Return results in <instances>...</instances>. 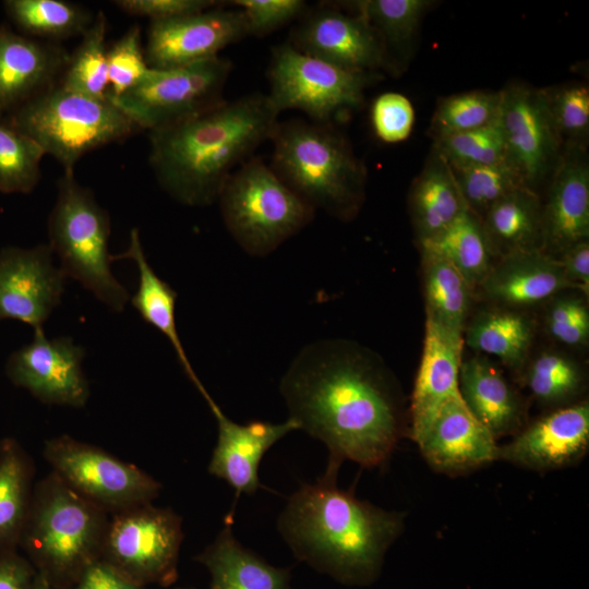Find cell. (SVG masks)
Masks as SVG:
<instances>
[{
    "instance_id": "cell-1",
    "label": "cell",
    "mask_w": 589,
    "mask_h": 589,
    "mask_svg": "<svg viewBox=\"0 0 589 589\" xmlns=\"http://www.w3.org/2000/svg\"><path fill=\"white\" fill-rule=\"evenodd\" d=\"M280 393L299 430L328 449L323 477L341 464L383 468L409 420L398 383L374 352L346 339L306 345L284 374Z\"/></svg>"
},
{
    "instance_id": "cell-2",
    "label": "cell",
    "mask_w": 589,
    "mask_h": 589,
    "mask_svg": "<svg viewBox=\"0 0 589 589\" xmlns=\"http://www.w3.org/2000/svg\"><path fill=\"white\" fill-rule=\"evenodd\" d=\"M278 116L267 94L253 93L149 131L157 182L184 205H211L229 176L271 140Z\"/></svg>"
},
{
    "instance_id": "cell-3",
    "label": "cell",
    "mask_w": 589,
    "mask_h": 589,
    "mask_svg": "<svg viewBox=\"0 0 589 589\" xmlns=\"http://www.w3.org/2000/svg\"><path fill=\"white\" fill-rule=\"evenodd\" d=\"M337 479L303 484L287 501L277 529L296 557L340 584L366 586L401 536L406 515L358 498Z\"/></svg>"
},
{
    "instance_id": "cell-4",
    "label": "cell",
    "mask_w": 589,
    "mask_h": 589,
    "mask_svg": "<svg viewBox=\"0 0 589 589\" xmlns=\"http://www.w3.org/2000/svg\"><path fill=\"white\" fill-rule=\"evenodd\" d=\"M271 167L314 209L352 219L365 195L366 168L333 123L290 119L277 122Z\"/></svg>"
},
{
    "instance_id": "cell-5",
    "label": "cell",
    "mask_w": 589,
    "mask_h": 589,
    "mask_svg": "<svg viewBox=\"0 0 589 589\" xmlns=\"http://www.w3.org/2000/svg\"><path fill=\"white\" fill-rule=\"evenodd\" d=\"M108 515L51 472L32 495L20 543L52 587L75 584L100 557Z\"/></svg>"
},
{
    "instance_id": "cell-6",
    "label": "cell",
    "mask_w": 589,
    "mask_h": 589,
    "mask_svg": "<svg viewBox=\"0 0 589 589\" xmlns=\"http://www.w3.org/2000/svg\"><path fill=\"white\" fill-rule=\"evenodd\" d=\"M3 120L56 158L64 172H74L85 154L140 131L109 97H88L59 84Z\"/></svg>"
},
{
    "instance_id": "cell-7",
    "label": "cell",
    "mask_w": 589,
    "mask_h": 589,
    "mask_svg": "<svg viewBox=\"0 0 589 589\" xmlns=\"http://www.w3.org/2000/svg\"><path fill=\"white\" fill-rule=\"evenodd\" d=\"M57 188V201L48 218V235L49 247L60 259L61 272L113 311H122L129 301V292L110 269L108 213L97 203L93 192L75 180L74 172H63Z\"/></svg>"
},
{
    "instance_id": "cell-8",
    "label": "cell",
    "mask_w": 589,
    "mask_h": 589,
    "mask_svg": "<svg viewBox=\"0 0 589 589\" xmlns=\"http://www.w3.org/2000/svg\"><path fill=\"white\" fill-rule=\"evenodd\" d=\"M218 201L227 230L253 256L275 251L308 226L315 214V209L257 156L229 176Z\"/></svg>"
},
{
    "instance_id": "cell-9",
    "label": "cell",
    "mask_w": 589,
    "mask_h": 589,
    "mask_svg": "<svg viewBox=\"0 0 589 589\" xmlns=\"http://www.w3.org/2000/svg\"><path fill=\"white\" fill-rule=\"evenodd\" d=\"M378 74L337 67L286 41L272 50L267 96L279 113L297 109L312 122L333 123L340 113L362 105L365 88L381 79Z\"/></svg>"
},
{
    "instance_id": "cell-10",
    "label": "cell",
    "mask_w": 589,
    "mask_h": 589,
    "mask_svg": "<svg viewBox=\"0 0 589 589\" xmlns=\"http://www.w3.org/2000/svg\"><path fill=\"white\" fill-rule=\"evenodd\" d=\"M182 539L181 517L147 503L111 515L99 558L139 586L168 585L177 577Z\"/></svg>"
},
{
    "instance_id": "cell-11",
    "label": "cell",
    "mask_w": 589,
    "mask_h": 589,
    "mask_svg": "<svg viewBox=\"0 0 589 589\" xmlns=\"http://www.w3.org/2000/svg\"><path fill=\"white\" fill-rule=\"evenodd\" d=\"M44 456L61 481L111 515L153 503L161 489L139 467L69 435L48 440Z\"/></svg>"
},
{
    "instance_id": "cell-12",
    "label": "cell",
    "mask_w": 589,
    "mask_h": 589,
    "mask_svg": "<svg viewBox=\"0 0 589 589\" xmlns=\"http://www.w3.org/2000/svg\"><path fill=\"white\" fill-rule=\"evenodd\" d=\"M230 60L215 57L184 67L153 70L135 88L110 100L148 132L205 111L225 99Z\"/></svg>"
},
{
    "instance_id": "cell-13",
    "label": "cell",
    "mask_w": 589,
    "mask_h": 589,
    "mask_svg": "<svg viewBox=\"0 0 589 589\" xmlns=\"http://www.w3.org/2000/svg\"><path fill=\"white\" fill-rule=\"evenodd\" d=\"M506 159L530 190L551 180L563 156L542 88L514 83L501 91L498 113Z\"/></svg>"
},
{
    "instance_id": "cell-14",
    "label": "cell",
    "mask_w": 589,
    "mask_h": 589,
    "mask_svg": "<svg viewBox=\"0 0 589 589\" xmlns=\"http://www.w3.org/2000/svg\"><path fill=\"white\" fill-rule=\"evenodd\" d=\"M288 43L308 56L358 72L385 70L382 43L366 19L333 4L306 10Z\"/></svg>"
},
{
    "instance_id": "cell-15",
    "label": "cell",
    "mask_w": 589,
    "mask_h": 589,
    "mask_svg": "<svg viewBox=\"0 0 589 589\" xmlns=\"http://www.w3.org/2000/svg\"><path fill=\"white\" fill-rule=\"evenodd\" d=\"M249 36L243 13L213 8L200 13L152 21L144 48L149 68L168 70L218 57L220 50Z\"/></svg>"
},
{
    "instance_id": "cell-16",
    "label": "cell",
    "mask_w": 589,
    "mask_h": 589,
    "mask_svg": "<svg viewBox=\"0 0 589 589\" xmlns=\"http://www.w3.org/2000/svg\"><path fill=\"white\" fill-rule=\"evenodd\" d=\"M84 353L71 338L48 339L37 329L31 344L11 354L7 373L15 385L45 404L81 408L89 397L82 370Z\"/></svg>"
},
{
    "instance_id": "cell-17",
    "label": "cell",
    "mask_w": 589,
    "mask_h": 589,
    "mask_svg": "<svg viewBox=\"0 0 589 589\" xmlns=\"http://www.w3.org/2000/svg\"><path fill=\"white\" fill-rule=\"evenodd\" d=\"M589 450V401L549 410L498 446V461L540 473L572 467Z\"/></svg>"
},
{
    "instance_id": "cell-18",
    "label": "cell",
    "mask_w": 589,
    "mask_h": 589,
    "mask_svg": "<svg viewBox=\"0 0 589 589\" xmlns=\"http://www.w3.org/2000/svg\"><path fill=\"white\" fill-rule=\"evenodd\" d=\"M65 276L52 264L49 244L0 251V321L16 320L34 330L60 303Z\"/></svg>"
},
{
    "instance_id": "cell-19",
    "label": "cell",
    "mask_w": 589,
    "mask_h": 589,
    "mask_svg": "<svg viewBox=\"0 0 589 589\" xmlns=\"http://www.w3.org/2000/svg\"><path fill=\"white\" fill-rule=\"evenodd\" d=\"M413 442L428 466L448 477L498 461L497 440L470 412L460 395L442 405Z\"/></svg>"
},
{
    "instance_id": "cell-20",
    "label": "cell",
    "mask_w": 589,
    "mask_h": 589,
    "mask_svg": "<svg viewBox=\"0 0 589 589\" xmlns=\"http://www.w3.org/2000/svg\"><path fill=\"white\" fill-rule=\"evenodd\" d=\"M218 428L217 442L207 470L226 481L240 494H253L260 488L259 468L263 456L280 438L299 430L290 418L281 423L252 421L240 424L228 418L207 393L202 394Z\"/></svg>"
},
{
    "instance_id": "cell-21",
    "label": "cell",
    "mask_w": 589,
    "mask_h": 589,
    "mask_svg": "<svg viewBox=\"0 0 589 589\" xmlns=\"http://www.w3.org/2000/svg\"><path fill=\"white\" fill-rule=\"evenodd\" d=\"M70 53L60 44L0 26V119L56 86Z\"/></svg>"
},
{
    "instance_id": "cell-22",
    "label": "cell",
    "mask_w": 589,
    "mask_h": 589,
    "mask_svg": "<svg viewBox=\"0 0 589 589\" xmlns=\"http://www.w3.org/2000/svg\"><path fill=\"white\" fill-rule=\"evenodd\" d=\"M584 240H589V163L586 149L569 148L542 204L541 250L557 257Z\"/></svg>"
},
{
    "instance_id": "cell-23",
    "label": "cell",
    "mask_w": 589,
    "mask_h": 589,
    "mask_svg": "<svg viewBox=\"0 0 589 589\" xmlns=\"http://www.w3.org/2000/svg\"><path fill=\"white\" fill-rule=\"evenodd\" d=\"M464 346L462 333L425 318L423 351L408 416V435L412 441L425 430L442 405L460 395Z\"/></svg>"
},
{
    "instance_id": "cell-24",
    "label": "cell",
    "mask_w": 589,
    "mask_h": 589,
    "mask_svg": "<svg viewBox=\"0 0 589 589\" xmlns=\"http://www.w3.org/2000/svg\"><path fill=\"white\" fill-rule=\"evenodd\" d=\"M477 289L494 305L526 310L573 287L556 257L531 249L497 259Z\"/></svg>"
},
{
    "instance_id": "cell-25",
    "label": "cell",
    "mask_w": 589,
    "mask_h": 589,
    "mask_svg": "<svg viewBox=\"0 0 589 589\" xmlns=\"http://www.w3.org/2000/svg\"><path fill=\"white\" fill-rule=\"evenodd\" d=\"M459 393L470 412L496 440L514 436L528 423L526 400L485 357L461 361Z\"/></svg>"
},
{
    "instance_id": "cell-26",
    "label": "cell",
    "mask_w": 589,
    "mask_h": 589,
    "mask_svg": "<svg viewBox=\"0 0 589 589\" xmlns=\"http://www.w3.org/2000/svg\"><path fill=\"white\" fill-rule=\"evenodd\" d=\"M196 556L211 575V589H290V570L268 564L244 548L231 530V520Z\"/></svg>"
},
{
    "instance_id": "cell-27",
    "label": "cell",
    "mask_w": 589,
    "mask_h": 589,
    "mask_svg": "<svg viewBox=\"0 0 589 589\" xmlns=\"http://www.w3.org/2000/svg\"><path fill=\"white\" fill-rule=\"evenodd\" d=\"M465 209L450 166L433 147L409 192V213L418 242L438 235Z\"/></svg>"
},
{
    "instance_id": "cell-28",
    "label": "cell",
    "mask_w": 589,
    "mask_h": 589,
    "mask_svg": "<svg viewBox=\"0 0 589 589\" xmlns=\"http://www.w3.org/2000/svg\"><path fill=\"white\" fill-rule=\"evenodd\" d=\"M536 321L525 310L494 305L479 311L465 326L464 344L493 356L520 373L530 357Z\"/></svg>"
},
{
    "instance_id": "cell-29",
    "label": "cell",
    "mask_w": 589,
    "mask_h": 589,
    "mask_svg": "<svg viewBox=\"0 0 589 589\" xmlns=\"http://www.w3.org/2000/svg\"><path fill=\"white\" fill-rule=\"evenodd\" d=\"M481 224L495 261L517 251L541 249L540 195L528 188L512 191L485 212Z\"/></svg>"
},
{
    "instance_id": "cell-30",
    "label": "cell",
    "mask_w": 589,
    "mask_h": 589,
    "mask_svg": "<svg viewBox=\"0 0 589 589\" xmlns=\"http://www.w3.org/2000/svg\"><path fill=\"white\" fill-rule=\"evenodd\" d=\"M111 259L112 261L128 259L136 264L139 287L131 299L132 305L145 322L156 327L168 338L188 377L197 390L203 388V384L191 366L177 330L175 316L177 292L169 284L160 279L148 264L136 228L130 232L128 250L119 255H112Z\"/></svg>"
},
{
    "instance_id": "cell-31",
    "label": "cell",
    "mask_w": 589,
    "mask_h": 589,
    "mask_svg": "<svg viewBox=\"0 0 589 589\" xmlns=\"http://www.w3.org/2000/svg\"><path fill=\"white\" fill-rule=\"evenodd\" d=\"M351 4L377 34L385 55V70L399 72L409 59L426 0H363Z\"/></svg>"
},
{
    "instance_id": "cell-32",
    "label": "cell",
    "mask_w": 589,
    "mask_h": 589,
    "mask_svg": "<svg viewBox=\"0 0 589 589\" xmlns=\"http://www.w3.org/2000/svg\"><path fill=\"white\" fill-rule=\"evenodd\" d=\"M519 374L533 399L550 410L582 400L587 388L584 366L560 350L548 349L529 357Z\"/></svg>"
},
{
    "instance_id": "cell-33",
    "label": "cell",
    "mask_w": 589,
    "mask_h": 589,
    "mask_svg": "<svg viewBox=\"0 0 589 589\" xmlns=\"http://www.w3.org/2000/svg\"><path fill=\"white\" fill-rule=\"evenodd\" d=\"M419 248L447 260L472 290L479 287L495 262L481 219L468 208L438 235L419 243Z\"/></svg>"
},
{
    "instance_id": "cell-34",
    "label": "cell",
    "mask_w": 589,
    "mask_h": 589,
    "mask_svg": "<svg viewBox=\"0 0 589 589\" xmlns=\"http://www.w3.org/2000/svg\"><path fill=\"white\" fill-rule=\"evenodd\" d=\"M420 252L426 317L464 333L473 290L443 256L426 250Z\"/></svg>"
},
{
    "instance_id": "cell-35",
    "label": "cell",
    "mask_w": 589,
    "mask_h": 589,
    "mask_svg": "<svg viewBox=\"0 0 589 589\" xmlns=\"http://www.w3.org/2000/svg\"><path fill=\"white\" fill-rule=\"evenodd\" d=\"M29 462L13 440L0 444V550L3 553L20 542L31 505Z\"/></svg>"
},
{
    "instance_id": "cell-36",
    "label": "cell",
    "mask_w": 589,
    "mask_h": 589,
    "mask_svg": "<svg viewBox=\"0 0 589 589\" xmlns=\"http://www.w3.org/2000/svg\"><path fill=\"white\" fill-rule=\"evenodd\" d=\"M4 7L26 35L53 43L82 36L95 17L87 9L62 0H9Z\"/></svg>"
},
{
    "instance_id": "cell-37",
    "label": "cell",
    "mask_w": 589,
    "mask_h": 589,
    "mask_svg": "<svg viewBox=\"0 0 589 589\" xmlns=\"http://www.w3.org/2000/svg\"><path fill=\"white\" fill-rule=\"evenodd\" d=\"M107 17L98 11L82 40L70 55L59 85L88 97L108 98V67L106 46Z\"/></svg>"
},
{
    "instance_id": "cell-38",
    "label": "cell",
    "mask_w": 589,
    "mask_h": 589,
    "mask_svg": "<svg viewBox=\"0 0 589 589\" xmlns=\"http://www.w3.org/2000/svg\"><path fill=\"white\" fill-rule=\"evenodd\" d=\"M501 91H471L438 100L429 134L434 140L483 128L498 118Z\"/></svg>"
},
{
    "instance_id": "cell-39",
    "label": "cell",
    "mask_w": 589,
    "mask_h": 589,
    "mask_svg": "<svg viewBox=\"0 0 589 589\" xmlns=\"http://www.w3.org/2000/svg\"><path fill=\"white\" fill-rule=\"evenodd\" d=\"M551 122L563 152L587 149L589 139V88L567 83L542 88Z\"/></svg>"
},
{
    "instance_id": "cell-40",
    "label": "cell",
    "mask_w": 589,
    "mask_h": 589,
    "mask_svg": "<svg viewBox=\"0 0 589 589\" xmlns=\"http://www.w3.org/2000/svg\"><path fill=\"white\" fill-rule=\"evenodd\" d=\"M44 149L0 119V191L29 193L40 179Z\"/></svg>"
},
{
    "instance_id": "cell-41",
    "label": "cell",
    "mask_w": 589,
    "mask_h": 589,
    "mask_svg": "<svg viewBox=\"0 0 589 589\" xmlns=\"http://www.w3.org/2000/svg\"><path fill=\"white\" fill-rule=\"evenodd\" d=\"M452 170L467 208L480 219L501 197L517 189L527 188L519 172L507 159L492 165Z\"/></svg>"
},
{
    "instance_id": "cell-42",
    "label": "cell",
    "mask_w": 589,
    "mask_h": 589,
    "mask_svg": "<svg viewBox=\"0 0 589 589\" xmlns=\"http://www.w3.org/2000/svg\"><path fill=\"white\" fill-rule=\"evenodd\" d=\"M433 147L452 168L492 165L506 159L498 118L483 128L434 141Z\"/></svg>"
},
{
    "instance_id": "cell-43",
    "label": "cell",
    "mask_w": 589,
    "mask_h": 589,
    "mask_svg": "<svg viewBox=\"0 0 589 589\" xmlns=\"http://www.w3.org/2000/svg\"><path fill=\"white\" fill-rule=\"evenodd\" d=\"M108 97L116 98L135 88L153 72L145 59L141 28L137 24L112 44L107 51Z\"/></svg>"
},
{
    "instance_id": "cell-44",
    "label": "cell",
    "mask_w": 589,
    "mask_h": 589,
    "mask_svg": "<svg viewBox=\"0 0 589 589\" xmlns=\"http://www.w3.org/2000/svg\"><path fill=\"white\" fill-rule=\"evenodd\" d=\"M544 328L561 345L586 347L589 341V309L585 294L566 290L553 297L546 303Z\"/></svg>"
},
{
    "instance_id": "cell-45",
    "label": "cell",
    "mask_w": 589,
    "mask_h": 589,
    "mask_svg": "<svg viewBox=\"0 0 589 589\" xmlns=\"http://www.w3.org/2000/svg\"><path fill=\"white\" fill-rule=\"evenodd\" d=\"M371 122L375 135L382 142L388 144L402 142L409 137L413 128L412 104L400 93H383L372 103Z\"/></svg>"
},
{
    "instance_id": "cell-46",
    "label": "cell",
    "mask_w": 589,
    "mask_h": 589,
    "mask_svg": "<svg viewBox=\"0 0 589 589\" xmlns=\"http://www.w3.org/2000/svg\"><path fill=\"white\" fill-rule=\"evenodd\" d=\"M243 13L249 35L263 37L300 19L308 10L302 0H235Z\"/></svg>"
},
{
    "instance_id": "cell-47",
    "label": "cell",
    "mask_w": 589,
    "mask_h": 589,
    "mask_svg": "<svg viewBox=\"0 0 589 589\" xmlns=\"http://www.w3.org/2000/svg\"><path fill=\"white\" fill-rule=\"evenodd\" d=\"M115 5L129 15L165 21L200 13L218 7L214 0H116Z\"/></svg>"
},
{
    "instance_id": "cell-48",
    "label": "cell",
    "mask_w": 589,
    "mask_h": 589,
    "mask_svg": "<svg viewBox=\"0 0 589 589\" xmlns=\"http://www.w3.org/2000/svg\"><path fill=\"white\" fill-rule=\"evenodd\" d=\"M74 586V589H142L100 558L86 566Z\"/></svg>"
},
{
    "instance_id": "cell-49",
    "label": "cell",
    "mask_w": 589,
    "mask_h": 589,
    "mask_svg": "<svg viewBox=\"0 0 589 589\" xmlns=\"http://www.w3.org/2000/svg\"><path fill=\"white\" fill-rule=\"evenodd\" d=\"M574 290L589 292V240L580 241L556 257Z\"/></svg>"
},
{
    "instance_id": "cell-50",
    "label": "cell",
    "mask_w": 589,
    "mask_h": 589,
    "mask_svg": "<svg viewBox=\"0 0 589 589\" xmlns=\"http://www.w3.org/2000/svg\"><path fill=\"white\" fill-rule=\"evenodd\" d=\"M35 574L29 563L13 552L0 556V589H32Z\"/></svg>"
},
{
    "instance_id": "cell-51",
    "label": "cell",
    "mask_w": 589,
    "mask_h": 589,
    "mask_svg": "<svg viewBox=\"0 0 589 589\" xmlns=\"http://www.w3.org/2000/svg\"><path fill=\"white\" fill-rule=\"evenodd\" d=\"M32 589H53V587L41 574L36 572Z\"/></svg>"
}]
</instances>
